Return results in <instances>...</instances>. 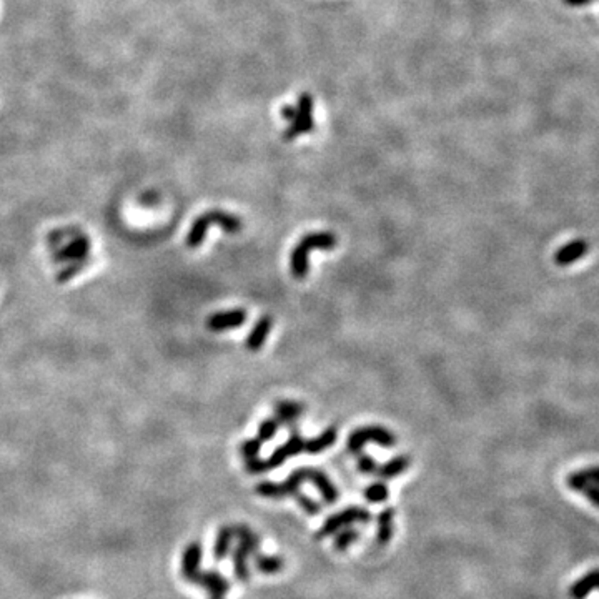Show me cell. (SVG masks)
<instances>
[{"instance_id":"1","label":"cell","mask_w":599,"mask_h":599,"mask_svg":"<svg viewBox=\"0 0 599 599\" xmlns=\"http://www.w3.org/2000/svg\"><path fill=\"white\" fill-rule=\"evenodd\" d=\"M336 246V237L330 232H313L301 239L290 255V272L295 278H305L310 272V251L332 250Z\"/></svg>"},{"instance_id":"2","label":"cell","mask_w":599,"mask_h":599,"mask_svg":"<svg viewBox=\"0 0 599 599\" xmlns=\"http://www.w3.org/2000/svg\"><path fill=\"white\" fill-rule=\"evenodd\" d=\"M212 225H218L227 233H239L241 230V220L235 215L223 212V210H208L200 215L196 220L191 223V228L187 235L185 244L189 248H198L205 241L208 228Z\"/></svg>"},{"instance_id":"3","label":"cell","mask_w":599,"mask_h":599,"mask_svg":"<svg viewBox=\"0 0 599 599\" xmlns=\"http://www.w3.org/2000/svg\"><path fill=\"white\" fill-rule=\"evenodd\" d=\"M303 451H305V438L298 433V429L291 428L290 436H288L285 445L278 446L277 450L270 455L268 460L255 458V460L245 461V468L250 474L265 473V471L278 468V466H282L288 458H291V456H298L300 453Z\"/></svg>"},{"instance_id":"4","label":"cell","mask_w":599,"mask_h":599,"mask_svg":"<svg viewBox=\"0 0 599 599\" xmlns=\"http://www.w3.org/2000/svg\"><path fill=\"white\" fill-rule=\"evenodd\" d=\"M368 443L391 448L396 445V436L390 429L379 427V424H367V427L356 428L355 431H351L346 446H348L351 455H361L365 445H368Z\"/></svg>"},{"instance_id":"5","label":"cell","mask_w":599,"mask_h":599,"mask_svg":"<svg viewBox=\"0 0 599 599\" xmlns=\"http://www.w3.org/2000/svg\"><path fill=\"white\" fill-rule=\"evenodd\" d=\"M372 519V515L368 513L365 507L360 506H350L346 510L340 511V513L333 515L324 521L322 528L318 529L315 534V539H324L328 536H335V534L343 528H348L353 523H368Z\"/></svg>"},{"instance_id":"6","label":"cell","mask_w":599,"mask_h":599,"mask_svg":"<svg viewBox=\"0 0 599 599\" xmlns=\"http://www.w3.org/2000/svg\"><path fill=\"white\" fill-rule=\"evenodd\" d=\"M296 115L294 120L290 122L288 129L283 132V139L285 140H294L296 137L308 134L313 130L315 120H313V97L308 92H303L298 97L296 102Z\"/></svg>"},{"instance_id":"7","label":"cell","mask_w":599,"mask_h":599,"mask_svg":"<svg viewBox=\"0 0 599 599\" xmlns=\"http://www.w3.org/2000/svg\"><path fill=\"white\" fill-rule=\"evenodd\" d=\"M70 241L61 244L56 248V260L57 263H74L77 267H82L87 257L90 253V240L85 233L82 232H70Z\"/></svg>"},{"instance_id":"8","label":"cell","mask_w":599,"mask_h":599,"mask_svg":"<svg viewBox=\"0 0 599 599\" xmlns=\"http://www.w3.org/2000/svg\"><path fill=\"white\" fill-rule=\"evenodd\" d=\"M306 481V468H298L294 473L288 474L283 483L263 481L257 486V493L263 498H272V500H282V498L295 496L300 491V486Z\"/></svg>"},{"instance_id":"9","label":"cell","mask_w":599,"mask_h":599,"mask_svg":"<svg viewBox=\"0 0 599 599\" xmlns=\"http://www.w3.org/2000/svg\"><path fill=\"white\" fill-rule=\"evenodd\" d=\"M189 581L207 589L210 599H223L230 589V583L218 573V571H202L198 569L189 578Z\"/></svg>"},{"instance_id":"10","label":"cell","mask_w":599,"mask_h":599,"mask_svg":"<svg viewBox=\"0 0 599 599\" xmlns=\"http://www.w3.org/2000/svg\"><path fill=\"white\" fill-rule=\"evenodd\" d=\"M246 322V312L241 308L227 310V312H218L210 315L207 318V328L210 332L220 333L232 328H239Z\"/></svg>"},{"instance_id":"11","label":"cell","mask_w":599,"mask_h":599,"mask_svg":"<svg viewBox=\"0 0 599 599\" xmlns=\"http://www.w3.org/2000/svg\"><path fill=\"white\" fill-rule=\"evenodd\" d=\"M306 481L312 483L313 486L318 489L327 505H333V503H336L338 498H340V493H338L336 486L333 484L332 479L328 478V474L323 473L322 469L306 468Z\"/></svg>"},{"instance_id":"12","label":"cell","mask_w":599,"mask_h":599,"mask_svg":"<svg viewBox=\"0 0 599 599\" xmlns=\"http://www.w3.org/2000/svg\"><path fill=\"white\" fill-rule=\"evenodd\" d=\"M589 251V241L584 239H576L562 245L561 248L556 250L555 263L557 267H568L571 263H576L578 260L586 257Z\"/></svg>"},{"instance_id":"13","label":"cell","mask_w":599,"mask_h":599,"mask_svg":"<svg viewBox=\"0 0 599 599\" xmlns=\"http://www.w3.org/2000/svg\"><path fill=\"white\" fill-rule=\"evenodd\" d=\"M273 327V318L270 317V315H265L258 320L257 323H255V327L251 328L248 338H246L245 346L248 351H260L263 348L265 341H267V338L270 335V332H272Z\"/></svg>"},{"instance_id":"14","label":"cell","mask_w":599,"mask_h":599,"mask_svg":"<svg viewBox=\"0 0 599 599\" xmlns=\"http://www.w3.org/2000/svg\"><path fill=\"white\" fill-rule=\"evenodd\" d=\"M305 405L300 401L280 400L275 403V418L282 424H294L303 415Z\"/></svg>"},{"instance_id":"15","label":"cell","mask_w":599,"mask_h":599,"mask_svg":"<svg viewBox=\"0 0 599 599\" xmlns=\"http://www.w3.org/2000/svg\"><path fill=\"white\" fill-rule=\"evenodd\" d=\"M336 436H338L336 428L328 427L322 434H318V436L305 440V451L308 453V455H320L322 451L328 450V448L335 445Z\"/></svg>"},{"instance_id":"16","label":"cell","mask_w":599,"mask_h":599,"mask_svg":"<svg viewBox=\"0 0 599 599\" xmlns=\"http://www.w3.org/2000/svg\"><path fill=\"white\" fill-rule=\"evenodd\" d=\"M200 562H202V546L198 543H191L185 548L184 556H182V573L184 578L189 579L191 574L200 569Z\"/></svg>"},{"instance_id":"17","label":"cell","mask_w":599,"mask_h":599,"mask_svg":"<svg viewBox=\"0 0 599 599\" xmlns=\"http://www.w3.org/2000/svg\"><path fill=\"white\" fill-rule=\"evenodd\" d=\"M593 589L599 591V569L591 571V573L583 576L578 583H574L569 589V596L573 599H583L586 598Z\"/></svg>"},{"instance_id":"18","label":"cell","mask_w":599,"mask_h":599,"mask_svg":"<svg viewBox=\"0 0 599 599\" xmlns=\"http://www.w3.org/2000/svg\"><path fill=\"white\" fill-rule=\"evenodd\" d=\"M408 466H410V458H408V456L401 455V456H396V458L390 460L385 465L378 466L377 473H374V474H378V477L382 479H391L395 477H400L401 473H405V471L408 469Z\"/></svg>"},{"instance_id":"19","label":"cell","mask_w":599,"mask_h":599,"mask_svg":"<svg viewBox=\"0 0 599 599\" xmlns=\"http://www.w3.org/2000/svg\"><path fill=\"white\" fill-rule=\"evenodd\" d=\"M393 519H395V510L393 507H386L382 513L378 515L377 523H378V534L377 541L379 544H388L393 538Z\"/></svg>"},{"instance_id":"20","label":"cell","mask_w":599,"mask_h":599,"mask_svg":"<svg viewBox=\"0 0 599 599\" xmlns=\"http://www.w3.org/2000/svg\"><path fill=\"white\" fill-rule=\"evenodd\" d=\"M233 534H235V538H239V544H241L250 555H257L260 546V538L257 536V533L251 531L248 526L239 524L233 526Z\"/></svg>"},{"instance_id":"21","label":"cell","mask_w":599,"mask_h":599,"mask_svg":"<svg viewBox=\"0 0 599 599\" xmlns=\"http://www.w3.org/2000/svg\"><path fill=\"white\" fill-rule=\"evenodd\" d=\"M566 484H568L571 489H574V491H579L581 495L586 496L588 500L593 503V505H596L599 507V488L598 486H593V484L584 483L583 479H581L576 473L569 474V477L566 478Z\"/></svg>"},{"instance_id":"22","label":"cell","mask_w":599,"mask_h":599,"mask_svg":"<svg viewBox=\"0 0 599 599\" xmlns=\"http://www.w3.org/2000/svg\"><path fill=\"white\" fill-rule=\"evenodd\" d=\"M233 538H235V534H233V526H223L217 534V539H215V546H213L215 560L222 561L223 557L228 555Z\"/></svg>"},{"instance_id":"23","label":"cell","mask_w":599,"mask_h":599,"mask_svg":"<svg viewBox=\"0 0 599 599\" xmlns=\"http://www.w3.org/2000/svg\"><path fill=\"white\" fill-rule=\"evenodd\" d=\"M255 566L262 574H277L285 568V561L282 556H263L255 555Z\"/></svg>"},{"instance_id":"24","label":"cell","mask_w":599,"mask_h":599,"mask_svg":"<svg viewBox=\"0 0 599 599\" xmlns=\"http://www.w3.org/2000/svg\"><path fill=\"white\" fill-rule=\"evenodd\" d=\"M250 556V553L245 550L241 544L237 546V550L233 551V569H235L237 579L246 581L248 579V565H246V557Z\"/></svg>"},{"instance_id":"25","label":"cell","mask_w":599,"mask_h":599,"mask_svg":"<svg viewBox=\"0 0 599 599\" xmlns=\"http://www.w3.org/2000/svg\"><path fill=\"white\" fill-rule=\"evenodd\" d=\"M358 538H360L358 531H356V529H353V528H350V526H348V528L340 529V531L335 534V550L336 551L348 550L351 544H353Z\"/></svg>"},{"instance_id":"26","label":"cell","mask_w":599,"mask_h":599,"mask_svg":"<svg viewBox=\"0 0 599 599\" xmlns=\"http://www.w3.org/2000/svg\"><path fill=\"white\" fill-rule=\"evenodd\" d=\"M388 496H390V491H388L386 484L382 481L370 484V486L365 489V498H367V501L370 503H383L388 500Z\"/></svg>"},{"instance_id":"27","label":"cell","mask_w":599,"mask_h":599,"mask_svg":"<svg viewBox=\"0 0 599 599\" xmlns=\"http://www.w3.org/2000/svg\"><path fill=\"white\" fill-rule=\"evenodd\" d=\"M280 424L282 423L278 422L277 418H267V420H263V422L260 423V427H258V436L257 438L262 443L270 441L277 434L278 428H280Z\"/></svg>"},{"instance_id":"28","label":"cell","mask_w":599,"mask_h":599,"mask_svg":"<svg viewBox=\"0 0 599 599\" xmlns=\"http://www.w3.org/2000/svg\"><path fill=\"white\" fill-rule=\"evenodd\" d=\"M260 448H262V441L258 438H250V440H245L240 445V455L244 456L245 461L255 460L258 458Z\"/></svg>"},{"instance_id":"29","label":"cell","mask_w":599,"mask_h":599,"mask_svg":"<svg viewBox=\"0 0 599 599\" xmlns=\"http://www.w3.org/2000/svg\"><path fill=\"white\" fill-rule=\"evenodd\" d=\"M294 498L296 500V503H298V506L301 507V510L305 511V513H308V515H318L320 511H322V507H320L318 503L313 501L310 496L303 495V493L298 491Z\"/></svg>"},{"instance_id":"30","label":"cell","mask_w":599,"mask_h":599,"mask_svg":"<svg viewBox=\"0 0 599 599\" xmlns=\"http://www.w3.org/2000/svg\"><path fill=\"white\" fill-rule=\"evenodd\" d=\"M358 469L365 474H373V473H377L378 465H377V461L372 458V456L361 453V455H358Z\"/></svg>"},{"instance_id":"31","label":"cell","mask_w":599,"mask_h":599,"mask_svg":"<svg viewBox=\"0 0 599 599\" xmlns=\"http://www.w3.org/2000/svg\"><path fill=\"white\" fill-rule=\"evenodd\" d=\"M576 474H578V477L583 479L584 483L593 484V486L599 488V466H593V468L578 471Z\"/></svg>"},{"instance_id":"32","label":"cell","mask_w":599,"mask_h":599,"mask_svg":"<svg viewBox=\"0 0 599 599\" xmlns=\"http://www.w3.org/2000/svg\"><path fill=\"white\" fill-rule=\"evenodd\" d=\"M282 115L288 122L294 120L295 115H296V107H295V105H285V107L282 108Z\"/></svg>"},{"instance_id":"33","label":"cell","mask_w":599,"mask_h":599,"mask_svg":"<svg viewBox=\"0 0 599 599\" xmlns=\"http://www.w3.org/2000/svg\"><path fill=\"white\" fill-rule=\"evenodd\" d=\"M594 2H596V0H562V4L569 7H584V6H591V4Z\"/></svg>"}]
</instances>
